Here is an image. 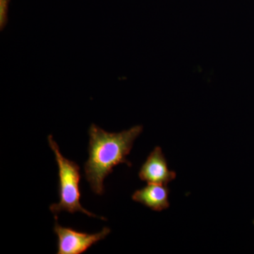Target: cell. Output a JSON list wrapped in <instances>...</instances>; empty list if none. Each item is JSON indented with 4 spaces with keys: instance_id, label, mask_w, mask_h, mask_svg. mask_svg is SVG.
Segmentation results:
<instances>
[{
    "instance_id": "cell-1",
    "label": "cell",
    "mask_w": 254,
    "mask_h": 254,
    "mask_svg": "<svg viewBox=\"0 0 254 254\" xmlns=\"http://www.w3.org/2000/svg\"><path fill=\"white\" fill-rule=\"evenodd\" d=\"M141 125L119 133H110L92 124L88 129V159L84 165L85 177L97 195L105 192L104 180L117 165L132 164L127 159L133 142L143 131Z\"/></svg>"
},
{
    "instance_id": "cell-2",
    "label": "cell",
    "mask_w": 254,
    "mask_h": 254,
    "mask_svg": "<svg viewBox=\"0 0 254 254\" xmlns=\"http://www.w3.org/2000/svg\"><path fill=\"white\" fill-rule=\"evenodd\" d=\"M48 143L51 150L54 153L55 159L58 166V177H59V198L58 203H53L50 206V211L55 217L63 211L69 213L77 212L86 214L93 218H98L103 220L106 218L97 216L95 214L83 208L80 203L81 191L79 184L81 175L80 167L77 163L64 158L60 152L58 143L53 136L49 135L48 137Z\"/></svg>"
},
{
    "instance_id": "cell-3",
    "label": "cell",
    "mask_w": 254,
    "mask_h": 254,
    "mask_svg": "<svg viewBox=\"0 0 254 254\" xmlns=\"http://www.w3.org/2000/svg\"><path fill=\"white\" fill-rule=\"evenodd\" d=\"M55 221L54 231L58 236V254H82L104 240L111 232L109 227H105L98 233L88 234L79 232L71 227H63Z\"/></svg>"
},
{
    "instance_id": "cell-4",
    "label": "cell",
    "mask_w": 254,
    "mask_h": 254,
    "mask_svg": "<svg viewBox=\"0 0 254 254\" xmlns=\"http://www.w3.org/2000/svg\"><path fill=\"white\" fill-rule=\"evenodd\" d=\"M138 177L148 184L167 185L177 177L175 171L169 170L168 162L160 146H156L141 165Z\"/></svg>"
},
{
    "instance_id": "cell-5",
    "label": "cell",
    "mask_w": 254,
    "mask_h": 254,
    "mask_svg": "<svg viewBox=\"0 0 254 254\" xmlns=\"http://www.w3.org/2000/svg\"><path fill=\"white\" fill-rule=\"evenodd\" d=\"M170 190L165 185L148 184L146 187L136 190L132 199L154 211L160 212L170 207Z\"/></svg>"
},
{
    "instance_id": "cell-6",
    "label": "cell",
    "mask_w": 254,
    "mask_h": 254,
    "mask_svg": "<svg viewBox=\"0 0 254 254\" xmlns=\"http://www.w3.org/2000/svg\"><path fill=\"white\" fill-rule=\"evenodd\" d=\"M9 0H1V29L2 30L7 22V11Z\"/></svg>"
},
{
    "instance_id": "cell-7",
    "label": "cell",
    "mask_w": 254,
    "mask_h": 254,
    "mask_svg": "<svg viewBox=\"0 0 254 254\" xmlns=\"http://www.w3.org/2000/svg\"></svg>"
}]
</instances>
